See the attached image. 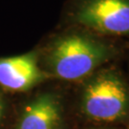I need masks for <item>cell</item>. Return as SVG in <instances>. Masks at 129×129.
Masks as SVG:
<instances>
[{
  "instance_id": "1",
  "label": "cell",
  "mask_w": 129,
  "mask_h": 129,
  "mask_svg": "<svg viewBox=\"0 0 129 129\" xmlns=\"http://www.w3.org/2000/svg\"><path fill=\"white\" fill-rule=\"evenodd\" d=\"M39 62L50 76L64 80L87 77L117 54L107 42L83 33H65L52 37L38 50Z\"/></svg>"
},
{
  "instance_id": "2",
  "label": "cell",
  "mask_w": 129,
  "mask_h": 129,
  "mask_svg": "<svg viewBox=\"0 0 129 129\" xmlns=\"http://www.w3.org/2000/svg\"><path fill=\"white\" fill-rule=\"evenodd\" d=\"M81 108L84 114L93 120H119L128 111V90L116 72L102 71L85 85L81 97Z\"/></svg>"
},
{
  "instance_id": "3",
  "label": "cell",
  "mask_w": 129,
  "mask_h": 129,
  "mask_svg": "<svg viewBox=\"0 0 129 129\" xmlns=\"http://www.w3.org/2000/svg\"><path fill=\"white\" fill-rule=\"evenodd\" d=\"M72 18L76 24L96 32L129 35V0H80Z\"/></svg>"
},
{
  "instance_id": "4",
  "label": "cell",
  "mask_w": 129,
  "mask_h": 129,
  "mask_svg": "<svg viewBox=\"0 0 129 129\" xmlns=\"http://www.w3.org/2000/svg\"><path fill=\"white\" fill-rule=\"evenodd\" d=\"M50 77L40 65L38 50L0 57V87L7 92H26Z\"/></svg>"
},
{
  "instance_id": "5",
  "label": "cell",
  "mask_w": 129,
  "mask_h": 129,
  "mask_svg": "<svg viewBox=\"0 0 129 129\" xmlns=\"http://www.w3.org/2000/svg\"><path fill=\"white\" fill-rule=\"evenodd\" d=\"M60 116L58 99L52 93H43L25 105L15 129H55Z\"/></svg>"
},
{
  "instance_id": "6",
  "label": "cell",
  "mask_w": 129,
  "mask_h": 129,
  "mask_svg": "<svg viewBox=\"0 0 129 129\" xmlns=\"http://www.w3.org/2000/svg\"><path fill=\"white\" fill-rule=\"evenodd\" d=\"M4 112H5V101L4 98L2 96V94L0 93V122L4 117Z\"/></svg>"
},
{
  "instance_id": "7",
  "label": "cell",
  "mask_w": 129,
  "mask_h": 129,
  "mask_svg": "<svg viewBox=\"0 0 129 129\" xmlns=\"http://www.w3.org/2000/svg\"><path fill=\"white\" fill-rule=\"evenodd\" d=\"M128 129H129V127H128Z\"/></svg>"
}]
</instances>
